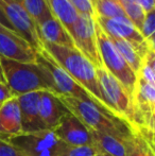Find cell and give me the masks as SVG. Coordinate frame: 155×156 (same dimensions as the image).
I'll return each mask as SVG.
<instances>
[{
  "label": "cell",
  "mask_w": 155,
  "mask_h": 156,
  "mask_svg": "<svg viewBox=\"0 0 155 156\" xmlns=\"http://www.w3.org/2000/svg\"><path fill=\"white\" fill-rule=\"evenodd\" d=\"M118 2L121 5L126 18L130 19L133 25L140 30L146 13L143 11L138 0H118Z\"/></svg>",
  "instance_id": "23"
},
{
  "label": "cell",
  "mask_w": 155,
  "mask_h": 156,
  "mask_svg": "<svg viewBox=\"0 0 155 156\" xmlns=\"http://www.w3.org/2000/svg\"><path fill=\"white\" fill-rule=\"evenodd\" d=\"M96 74H97L100 94L105 106L115 117L123 120L133 129L134 126L133 98L120 84L119 81L114 78L104 67L96 68Z\"/></svg>",
  "instance_id": "4"
},
{
  "label": "cell",
  "mask_w": 155,
  "mask_h": 156,
  "mask_svg": "<svg viewBox=\"0 0 155 156\" xmlns=\"http://www.w3.org/2000/svg\"><path fill=\"white\" fill-rule=\"evenodd\" d=\"M95 32L97 37L98 49L101 58L103 67L116 78L120 84L124 87L128 94L133 98L137 82V76L130 66L126 64L120 53L118 52L114 44L111 41L105 32L100 28L95 20Z\"/></svg>",
  "instance_id": "5"
},
{
  "label": "cell",
  "mask_w": 155,
  "mask_h": 156,
  "mask_svg": "<svg viewBox=\"0 0 155 156\" xmlns=\"http://www.w3.org/2000/svg\"><path fill=\"white\" fill-rule=\"evenodd\" d=\"M93 18L107 36L117 37L129 41L135 48L141 60L145 58L149 50H154L149 47L139 30L126 17H117V18L93 17Z\"/></svg>",
  "instance_id": "10"
},
{
  "label": "cell",
  "mask_w": 155,
  "mask_h": 156,
  "mask_svg": "<svg viewBox=\"0 0 155 156\" xmlns=\"http://www.w3.org/2000/svg\"><path fill=\"white\" fill-rule=\"evenodd\" d=\"M58 156H96V150L93 146L71 147L65 144Z\"/></svg>",
  "instance_id": "26"
},
{
  "label": "cell",
  "mask_w": 155,
  "mask_h": 156,
  "mask_svg": "<svg viewBox=\"0 0 155 156\" xmlns=\"http://www.w3.org/2000/svg\"><path fill=\"white\" fill-rule=\"evenodd\" d=\"M0 32H8V33H12V34L20 36V35L16 32V30L12 27V25L9 23V20L6 19V17L4 16V14L2 13L1 10H0Z\"/></svg>",
  "instance_id": "30"
},
{
  "label": "cell",
  "mask_w": 155,
  "mask_h": 156,
  "mask_svg": "<svg viewBox=\"0 0 155 156\" xmlns=\"http://www.w3.org/2000/svg\"><path fill=\"white\" fill-rule=\"evenodd\" d=\"M67 113L68 108L56 94L47 90L39 91V114L46 129L52 131Z\"/></svg>",
  "instance_id": "15"
},
{
  "label": "cell",
  "mask_w": 155,
  "mask_h": 156,
  "mask_svg": "<svg viewBox=\"0 0 155 156\" xmlns=\"http://www.w3.org/2000/svg\"><path fill=\"white\" fill-rule=\"evenodd\" d=\"M17 1L20 2L23 9L34 20V23L37 26V29L41 23L53 17L45 0H17Z\"/></svg>",
  "instance_id": "20"
},
{
  "label": "cell",
  "mask_w": 155,
  "mask_h": 156,
  "mask_svg": "<svg viewBox=\"0 0 155 156\" xmlns=\"http://www.w3.org/2000/svg\"><path fill=\"white\" fill-rule=\"evenodd\" d=\"M108 38L111 39L114 46L116 47L118 52L120 53V55L123 58V60L125 61L126 64L131 67V69L136 73H138L139 69L141 66V58L139 56V54L137 53V51L135 50V48L131 45L129 41H124L121 38H117V37H112L108 36Z\"/></svg>",
  "instance_id": "19"
},
{
  "label": "cell",
  "mask_w": 155,
  "mask_h": 156,
  "mask_svg": "<svg viewBox=\"0 0 155 156\" xmlns=\"http://www.w3.org/2000/svg\"><path fill=\"white\" fill-rule=\"evenodd\" d=\"M96 156H111V155H107V154H105V153H102V152H100V151L96 150Z\"/></svg>",
  "instance_id": "33"
},
{
  "label": "cell",
  "mask_w": 155,
  "mask_h": 156,
  "mask_svg": "<svg viewBox=\"0 0 155 156\" xmlns=\"http://www.w3.org/2000/svg\"><path fill=\"white\" fill-rule=\"evenodd\" d=\"M45 2L53 17H55L70 34L79 13L67 0H45Z\"/></svg>",
  "instance_id": "18"
},
{
  "label": "cell",
  "mask_w": 155,
  "mask_h": 156,
  "mask_svg": "<svg viewBox=\"0 0 155 156\" xmlns=\"http://www.w3.org/2000/svg\"><path fill=\"white\" fill-rule=\"evenodd\" d=\"M4 80L15 97L47 90L55 94L54 84L50 73L37 62L21 63L0 58Z\"/></svg>",
  "instance_id": "2"
},
{
  "label": "cell",
  "mask_w": 155,
  "mask_h": 156,
  "mask_svg": "<svg viewBox=\"0 0 155 156\" xmlns=\"http://www.w3.org/2000/svg\"><path fill=\"white\" fill-rule=\"evenodd\" d=\"M19 134H21L20 111L17 97H14L0 106V139L8 142Z\"/></svg>",
  "instance_id": "14"
},
{
  "label": "cell",
  "mask_w": 155,
  "mask_h": 156,
  "mask_svg": "<svg viewBox=\"0 0 155 156\" xmlns=\"http://www.w3.org/2000/svg\"><path fill=\"white\" fill-rule=\"evenodd\" d=\"M138 2L145 13L155 10V0H138Z\"/></svg>",
  "instance_id": "31"
},
{
  "label": "cell",
  "mask_w": 155,
  "mask_h": 156,
  "mask_svg": "<svg viewBox=\"0 0 155 156\" xmlns=\"http://www.w3.org/2000/svg\"><path fill=\"white\" fill-rule=\"evenodd\" d=\"M14 97V94L6 85V83H0V106Z\"/></svg>",
  "instance_id": "29"
},
{
  "label": "cell",
  "mask_w": 155,
  "mask_h": 156,
  "mask_svg": "<svg viewBox=\"0 0 155 156\" xmlns=\"http://www.w3.org/2000/svg\"><path fill=\"white\" fill-rule=\"evenodd\" d=\"M70 35L75 43L76 49H78L96 68L103 67L98 49L95 32V18L93 16L79 14L77 20L73 23Z\"/></svg>",
  "instance_id": "8"
},
{
  "label": "cell",
  "mask_w": 155,
  "mask_h": 156,
  "mask_svg": "<svg viewBox=\"0 0 155 156\" xmlns=\"http://www.w3.org/2000/svg\"><path fill=\"white\" fill-rule=\"evenodd\" d=\"M137 76L143 81L155 85V52L149 50L145 58L141 60V66Z\"/></svg>",
  "instance_id": "24"
},
{
  "label": "cell",
  "mask_w": 155,
  "mask_h": 156,
  "mask_svg": "<svg viewBox=\"0 0 155 156\" xmlns=\"http://www.w3.org/2000/svg\"><path fill=\"white\" fill-rule=\"evenodd\" d=\"M38 51L18 35L0 32V58L21 63H35Z\"/></svg>",
  "instance_id": "12"
},
{
  "label": "cell",
  "mask_w": 155,
  "mask_h": 156,
  "mask_svg": "<svg viewBox=\"0 0 155 156\" xmlns=\"http://www.w3.org/2000/svg\"><path fill=\"white\" fill-rule=\"evenodd\" d=\"M140 34L147 41L151 49L154 48V32H155V10L146 13L145 18L141 23V28L139 30Z\"/></svg>",
  "instance_id": "25"
},
{
  "label": "cell",
  "mask_w": 155,
  "mask_h": 156,
  "mask_svg": "<svg viewBox=\"0 0 155 156\" xmlns=\"http://www.w3.org/2000/svg\"><path fill=\"white\" fill-rule=\"evenodd\" d=\"M38 35L41 43L46 41L53 45L76 48L71 35L55 17L48 19L38 26Z\"/></svg>",
  "instance_id": "16"
},
{
  "label": "cell",
  "mask_w": 155,
  "mask_h": 156,
  "mask_svg": "<svg viewBox=\"0 0 155 156\" xmlns=\"http://www.w3.org/2000/svg\"><path fill=\"white\" fill-rule=\"evenodd\" d=\"M63 104L82 122L89 131L99 132L125 141L134 129L123 120L106 115L93 101H84L71 97H58Z\"/></svg>",
  "instance_id": "3"
},
{
  "label": "cell",
  "mask_w": 155,
  "mask_h": 156,
  "mask_svg": "<svg viewBox=\"0 0 155 156\" xmlns=\"http://www.w3.org/2000/svg\"><path fill=\"white\" fill-rule=\"evenodd\" d=\"M20 111L21 133L47 129L39 114V91L25 94L17 97Z\"/></svg>",
  "instance_id": "13"
},
{
  "label": "cell",
  "mask_w": 155,
  "mask_h": 156,
  "mask_svg": "<svg viewBox=\"0 0 155 156\" xmlns=\"http://www.w3.org/2000/svg\"><path fill=\"white\" fill-rule=\"evenodd\" d=\"M95 17L117 18L126 17L118 0H91Z\"/></svg>",
  "instance_id": "21"
},
{
  "label": "cell",
  "mask_w": 155,
  "mask_h": 156,
  "mask_svg": "<svg viewBox=\"0 0 155 156\" xmlns=\"http://www.w3.org/2000/svg\"><path fill=\"white\" fill-rule=\"evenodd\" d=\"M0 10L16 32L36 50L41 49L38 29L33 19L17 0H0Z\"/></svg>",
  "instance_id": "9"
},
{
  "label": "cell",
  "mask_w": 155,
  "mask_h": 156,
  "mask_svg": "<svg viewBox=\"0 0 155 156\" xmlns=\"http://www.w3.org/2000/svg\"><path fill=\"white\" fill-rule=\"evenodd\" d=\"M125 156H155L154 148L150 146L137 132L124 141Z\"/></svg>",
  "instance_id": "22"
},
{
  "label": "cell",
  "mask_w": 155,
  "mask_h": 156,
  "mask_svg": "<svg viewBox=\"0 0 155 156\" xmlns=\"http://www.w3.org/2000/svg\"><path fill=\"white\" fill-rule=\"evenodd\" d=\"M79 14H86L95 17L91 0H67Z\"/></svg>",
  "instance_id": "27"
},
{
  "label": "cell",
  "mask_w": 155,
  "mask_h": 156,
  "mask_svg": "<svg viewBox=\"0 0 155 156\" xmlns=\"http://www.w3.org/2000/svg\"><path fill=\"white\" fill-rule=\"evenodd\" d=\"M41 48L53 58L54 62L62 69H64L81 87H83L93 97L95 103L106 115L115 117L105 106L100 94L96 67L78 49L53 45L46 41L41 43Z\"/></svg>",
  "instance_id": "1"
},
{
  "label": "cell",
  "mask_w": 155,
  "mask_h": 156,
  "mask_svg": "<svg viewBox=\"0 0 155 156\" xmlns=\"http://www.w3.org/2000/svg\"><path fill=\"white\" fill-rule=\"evenodd\" d=\"M0 156H25L10 142L0 139Z\"/></svg>",
  "instance_id": "28"
},
{
  "label": "cell",
  "mask_w": 155,
  "mask_h": 156,
  "mask_svg": "<svg viewBox=\"0 0 155 156\" xmlns=\"http://www.w3.org/2000/svg\"><path fill=\"white\" fill-rule=\"evenodd\" d=\"M0 83H5L4 76H3V71H2V67H1V63H0Z\"/></svg>",
  "instance_id": "32"
},
{
  "label": "cell",
  "mask_w": 155,
  "mask_h": 156,
  "mask_svg": "<svg viewBox=\"0 0 155 156\" xmlns=\"http://www.w3.org/2000/svg\"><path fill=\"white\" fill-rule=\"evenodd\" d=\"M52 131L61 141L68 146H93L89 129L70 112L61 118Z\"/></svg>",
  "instance_id": "11"
},
{
  "label": "cell",
  "mask_w": 155,
  "mask_h": 156,
  "mask_svg": "<svg viewBox=\"0 0 155 156\" xmlns=\"http://www.w3.org/2000/svg\"><path fill=\"white\" fill-rule=\"evenodd\" d=\"M93 139V147L97 151L111 156H125V144L112 135L89 131Z\"/></svg>",
  "instance_id": "17"
},
{
  "label": "cell",
  "mask_w": 155,
  "mask_h": 156,
  "mask_svg": "<svg viewBox=\"0 0 155 156\" xmlns=\"http://www.w3.org/2000/svg\"><path fill=\"white\" fill-rule=\"evenodd\" d=\"M36 62L44 66L50 73L54 84L55 94L58 97H71V98H77L84 101H93L95 103L93 97L83 87H81L64 69H62L54 62L53 58L43 48L38 50Z\"/></svg>",
  "instance_id": "7"
},
{
  "label": "cell",
  "mask_w": 155,
  "mask_h": 156,
  "mask_svg": "<svg viewBox=\"0 0 155 156\" xmlns=\"http://www.w3.org/2000/svg\"><path fill=\"white\" fill-rule=\"evenodd\" d=\"M8 142L25 156H58L65 144L51 129L21 133Z\"/></svg>",
  "instance_id": "6"
}]
</instances>
